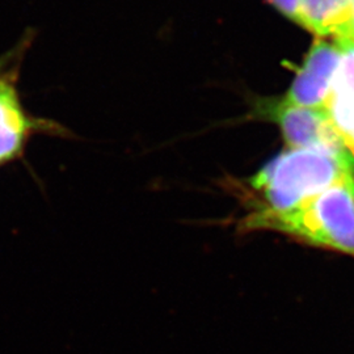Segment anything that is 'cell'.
I'll use <instances>...</instances> for the list:
<instances>
[{
	"label": "cell",
	"instance_id": "cell-5",
	"mask_svg": "<svg viewBox=\"0 0 354 354\" xmlns=\"http://www.w3.org/2000/svg\"><path fill=\"white\" fill-rule=\"evenodd\" d=\"M340 59L342 49L336 42L317 38L282 100L297 106H326Z\"/></svg>",
	"mask_w": 354,
	"mask_h": 354
},
{
	"label": "cell",
	"instance_id": "cell-2",
	"mask_svg": "<svg viewBox=\"0 0 354 354\" xmlns=\"http://www.w3.org/2000/svg\"><path fill=\"white\" fill-rule=\"evenodd\" d=\"M241 228L274 231L307 245L354 259V176L342 178L289 212L252 210L241 221Z\"/></svg>",
	"mask_w": 354,
	"mask_h": 354
},
{
	"label": "cell",
	"instance_id": "cell-6",
	"mask_svg": "<svg viewBox=\"0 0 354 354\" xmlns=\"http://www.w3.org/2000/svg\"><path fill=\"white\" fill-rule=\"evenodd\" d=\"M354 0H298L299 24L317 38L349 41Z\"/></svg>",
	"mask_w": 354,
	"mask_h": 354
},
{
	"label": "cell",
	"instance_id": "cell-1",
	"mask_svg": "<svg viewBox=\"0 0 354 354\" xmlns=\"http://www.w3.org/2000/svg\"><path fill=\"white\" fill-rule=\"evenodd\" d=\"M349 176H354V156L348 150L291 149L252 177L251 188L260 197L253 210L289 212Z\"/></svg>",
	"mask_w": 354,
	"mask_h": 354
},
{
	"label": "cell",
	"instance_id": "cell-7",
	"mask_svg": "<svg viewBox=\"0 0 354 354\" xmlns=\"http://www.w3.org/2000/svg\"><path fill=\"white\" fill-rule=\"evenodd\" d=\"M336 44L342 49V59L333 79L328 102H349L354 100V42Z\"/></svg>",
	"mask_w": 354,
	"mask_h": 354
},
{
	"label": "cell",
	"instance_id": "cell-3",
	"mask_svg": "<svg viewBox=\"0 0 354 354\" xmlns=\"http://www.w3.org/2000/svg\"><path fill=\"white\" fill-rule=\"evenodd\" d=\"M259 113L274 121L291 149L329 147L348 150L327 106H297L281 100L263 102Z\"/></svg>",
	"mask_w": 354,
	"mask_h": 354
},
{
	"label": "cell",
	"instance_id": "cell-10",
	"mask_svg": "<svg viewBox=\"0 0 354 354\" xmlns=\"http://www.w3.org/2000/svg\"><path fill=\"white\" fill-rule=\"evenodd\" d=\"M345 42H354V7H353V19H352V24H351V36H349V41Z\"/></svg>",
	"mask_w": 354,
	"mask_h": 354
},
{
	"label": "cell",
	"instance_id": "cell-9",
	"mask_svg": "<svg viewBox=\"0 0 354 354\" xmlns=\"http://www.w3.org/2000/svg\"><path fill=\"white\" fill-rule=\"evenodd\" d=\"M30 42V37L23 38L13 49L3 55H0V76L3 75L13 64H19L23 58V54L28 49V45Z\"/></svg>",
	"mask_w": 354,
	"mask_h": 354
},
{
	"label": "cell",
	"instance_id": "cell-8",
	"mask_svg": "<svg viewBox=\"0 0 354 354\" xmlns=\"http://www.w3.org/2000/svg\"><path fill=\"white\" fill-rule=\"evenodd\" d=\"M330 118L354 156V100L328 102Z\"/></svg>",
	"mask_w": 354,
	"mask_h": 354
},
{
	"label": "cell",
	"instance_id": "cell-4",
	"mask_svg": "<svg viewBox=\"0 0 354 354\" xmlns=\"http://www.w3.org/2000/svg\"><path fill=\"white\" fill-rule=\"evenodd\" d=\"M19 64L0 76V167L23 156L33 134H62L64 131V127L36 118L24 108L16 83Z\"/></svg>",
	"mask_w": 354,
	"mask_h": 354
}]
</instances>
